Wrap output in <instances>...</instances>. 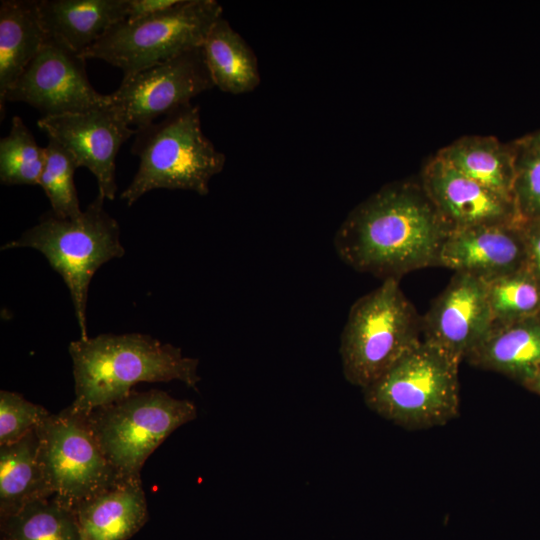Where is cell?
I'll return each instance as SVG.
<instances>
[{"instance_id": "18", "label": "cell", "mask_w": 540, "mask_h": 540, "mask_svg": "<svg viewBox=\"0 0 540 540\" xmlns=\"http://www.w3.org/2000/svg\"><path fill=\"white\" fill-rule=\"evenodd\" d=\"M466 360L524 385L540 368V313L492 326Z\"/></svg>"}, {"instance_id": "24", "label": "cell", "mask_w": 540, "mask_h": 540, "mask_svg": "<svg viewBox=\"0 0 540 540\" xmlns=\"http://www.w3.org/2000/svg\"><path fill=\"white\" fill-rule=\"evenodd\" d=\"M492 326L540 313V284L526 268L485 281Z\"/></svg>"}, {"instance_id": "10", "label": "cell", "mask_w": 540, "mask_h": 540, "mask_svg": "<svg viewBox=\"0 0 540 540\" xmlns=\"http://www.w3.org/2000/svg\"><path fill=\"white\" fill-rule=\"evenodd\" d=\"M86 59L47 37L35 58L0 100L1 117L7 101L24 102L43 117L81 113L109 105V94L96 91L88 80Z\"/></svg>"}, {"instance_id": "6", "label": "cell", "mask_w": 540, "mask_h": 540, "mask_svg": "<svg viewBox=\"0 0 540 540\" xmlns=\"http://www.w3.org/2000/svg\"><path fill=\"white\" fill-rule=\"evenodd\" d=\"M459 365L421 341L363 389L366 405L409 430L441 426L459 413Z\"/></svg>"}, {"instance_id": "26", "label": "cell", "mask_w": 540, "mask_h": 540, "mask_svg": "<svg viewBox=\"0 0 540 540\" xmlns=\"http://www.w3.org/2000/svg\"><path fill=\"white\" fill-rule=\"evenodd\" d=\"M77 165L71 154L49 139L38 185L48 197L52 213L59 218H74L82 213L74 184Z\"/></svg>"}, {"instance_id": "31", "label": "cell", "mask_w": 540, "mask_h": 540, "mask_svg": "<svg viewBox=\"0 0 540 540\" xmlns=\"http://www.w3.org/2000/svg\"><path fill=\"white\" fill-rule=\"evenodd\" d=\"M523 386L540 395V368Z\"/></svg>"}, {"instance_id": "21", "label": "cell", "mask_w": 540, "mask_h": 540, "mask_svg": "<svg viewBox=\"0 0 540 540\" xmlns=\"http://www.w3.org/2000/svg\"><path fill=\"white\" fill-rule=\"evenodd\" d=\"M52 496L39 459V438L32 430L20 440L0 445V518L28 502Z\"/></svg>"}, {"instance_id": "13", "label": "cell", "mask_w": 540, "mask_h": 540, "mask_svg": "<svg viewBox=\"0 0 540 540\" xmlns=\"http://www.w3.org/2000/svg\"><path fill=\"white\" fill-rule=\"evenodd\" d=\"M491 328L485 283L465 273H455L421 318L422 341L458 365Z\"/></svg>"}, {"instance_id": "16", "label": "cell", "mask_w": 540, "mask_h": 540, "mask_svg": "<svg viewBox=\"0 0 540 540\" xmlns=\"http://www.w3.org/2000/svg\"><path fill=\"white\" fill-rule=\"evenodd\" d=\"M74 511L81 540H128L149 518L141 477L119 480Z\"/></svg>"}, {"instance_id": "2", "label": "cell", "mask_w": 540, "mask_h": 540, "mask_svg": "<svg viewBox=\"0 0 540 540\" xmlns=\"http://www.w3.org/2000/svg\"><path fill=\"white\" fill-rule=\"evenodd\" d=\"M75 410L92 409L120 400L142 382L180 381L197 389L199 360L172 344L147 334H100L72 341Z\"/></svg>"}, {"instance_id": "19", "label": "cell", "mask_w": 540, "mask_h": 540, "mask_svg": "<svg viewBox=\"0 0 540 540\" xmlns=\"http://www.w3.org/2000/svg\"><path fill=\"white\" fill-rule=\"evenodd\" d=\"M47 34L38 0L0 2V100L38 54Z\"/></svg>"}, {"instance_id": "7", "label": "cell", "mask_w": 540, "mask_h": 540, "mask_svg": "<svg viewBox=\"0 0 540 540\" xmlns=\"http://www.w3.org/2000/svg\"><path fill=\"white\" fill-rule=\"evenodd\" d=\"M223 8L215 0H180L156 15L112 25L82 55L100 59L129 78L189 51L202 48Z\"/></svg>"}, {"instance_id": "20", "label": "cell", "mask_w": 540, "mask_h": 540, "mask_svg": "<svg viewBox=\"0 0 540 540\" xmlns=\"http://www.w3.org/2000/svg\"><path fill=\"white\" fill-rule=\"evenodd\" d=\"M204 60L214 86L238 95L253 91L260 83L253 50L229 22L221 17L202 46Z\"/></svg>"}, {"instance_id": "1", "label": "cell", "mask_w": 540, "mask_h": 540, "mask_svg": "<svg viewBox=\"0 0 540 540\" xmlns=\"http://www.w3.org/2000/svg\"><path fill=\"white\" fill-rule=\"evenodd\" d=\"M449 229L423 187L384 186L356 206L338 228L334 247L356 271L383 280L437 266Z\"/></svg>"}, {"instance_id": "9", "label": "cell", "mask_w": 540, "mask_h": 540, "mask_svg": "<svg viewBox=\"0 0 540 540\" xmlns=\"http://www.w3.org/2000/svg\"><path fill=\"white\" fill-rule=\"evenodd\" d=\"M35 430L47 487L62 504L75 509L123 479L104 456L85 415L71 405L50 414Z\"/></svg>"}, {"instance_id": "25", "label": "cell", "mask_w": 540, "mask_h": 540, "mask_svg": "<svg viewBox=\"0 0 540 540\" xmlns=\"http://www.w3.org/2000/svg\"><path fill=\"white\" fill-rule=\"evenodd\" d=\"M45 162L39 146L19 116H14L7 136L0 140V181L4 185H38Z\"/></svg>"}, {"instance_id": "14", "label": "cell", "mask_w": 540, "mask_h": 540, "mask_svg": "<svg viewBox=\"0 0 540 540\" xmlns=\"http://www.w3.org/2000/svg\"><path fill=\"white\" fill-rule=\"evenodd\" d=\"M422 187L449 232L522 222L511 198L472 180L439 155L425 168Z\"/></svg>"}, {"instance_id": "32", "label": "cell", "mask_w": 540, "mask_h": 540, "mask_svg": "<svg viewBox=\"0 0 540 540\" xmlns=\"http://www.w3.org/2000/svg\"><path fill=\"white\" fill-rule=\"evenodd\" d=\"M523 140L530 143V144L540 146V132L536 133V134H533L531 136H528Z\"/></svg>"}, {"instance_id": "3", "label": "cell", "mask_w": 540, "mask_h": 540, "mask_svg": "<svg viewBox=\"0 0 540 540\" xmlns=\"http://www.w3.org/2000/svg\"><path fill=\"white\" fill-rule=\"evenodd\" d=\"M131 152L139 166L121 193L128 206L154 189L209 193L210 180L225 165L226 156L205 136L198 106L181 107L158 122L135 129Z\"/></svg>"}, {"instance_id": "12", "label": "cell", "mask_w": 540, "mask_h": 540, "mask_svg": "<svg viewBox=\"0 0 540 540\" xmlns=\"http://www.w3.org/2000/svg\"><path fill=\"white\" fill-rule=\"evenodd\" d=\"M37 124L49 139L71 154L77 167H85L94 174L101 197L114 200L116 157L135 129L110 104L87 112L42 117Z\"/></svg>"}, {"instance_id": "27", "label": "cell", "mask_w": 540, "mask_h": 540, "mask_svg": "<svg viewBox=\"0 0 540 540\" xmlns=\"http://www.w3.org/2000/svg\"><path fill=\"white\" fill-rule=\"evenodd\" d=\"M512 195L523 223L540 222V146L523 139L516 148Z\"/></svg>"}, {"instance_id": "29", "label": "cell", "mask_w": 540, "mask_h": 540, "mask_svg": "<svg viewBox=\"0 0 540 540\" xmlns=\"http://www.w3.org/2000/svg\"><path fill=\"white\" fill-rule=\"evenodd\" d=\"M526 263L525 268L540 284V222L523 223Z\"/></svg>"}, {"instance_id": "22", "label": "cell", "mask_w": 540, "mask_h": 540, "mask_svg": "<svg viewBox=\"0 0 540 540\" xmlns=\"http://www.w3.org/2000/svg\"><path fill=\"white\" fill-rule=\"evenodd\" d=\"M439 156L462 174L513 200L516 150L490 138L460 140Z\"/></svg>"}, {"instance_id": "4", "label": "cell", "mask_w": 540, "mask_h": 540, "mask_svg": "<svg viewBox=\"0 0 540 540\" xmlns=\"http://www.w3.org/2000/svg\"><path fill=\"white\" fill-rule=\"evenodd\" d=\"M104 198L97 197L74 218H59L52 212L23 232L2 250L33 248L63 278L74 306L80 338L87 334V298L95 272L105 263L125 254L120 242L119 224L104 209Z\"/></svg>"}, {"instance_id": "15", "label": "cell", "mask_w": 540, "mask_h": 540, "mask_svg": "<svg viewBox=\"0 0 540 540\" xmlns=\"http://www.w3.org/2000/svg\"><path fill=\"white\" fill-rule=\"evenodd\" d=\"M523 222L483 225L450 231L439 252L437 266L482 281L525 268Z\"/></svg>"}, {"instance_id": "23", "label": "cell", "mask_w": 540, "mask_h": 540, "mask_svg": "<svg viewBox=\"0 0 540 540\" xmlns=\"http://www.w3.org/2000/svg\"><path fill=\"white\" fill-rule=\"evenodd\" d=\"M0 540H81V535L74 509L52 495L0 518Z\"/></svg>"}, {"instance_id": "17", "label": "cell", "mask_w": 540, "mask_h": 540, "mask_svg": "<svg viewBox=\"0 0 540 540\" xmlns=\"http://www.w3.org/2000/svg\"><path fill=\"white\" fill-rule=\"evenodd\" d=\"M38 11L47 36L82 56L127 18V0H39Z\"/></svg>"}, {"instance_id": "8", "label": "cell", "mask_w": 540, "mask_h": 540, "mask_svg": "<svg viewBox=\"0 0 540 540\" xmlns=\"http://www.w3.org/2000/svg\"><path fill=\"white\" fill-rule=\"evenodd\" d=\"M83 414L110 465L121 478H134L141 477L147 458L171 433L197 417V408L152 389L132 391Z\"/></svg>"}, {"instance_id": "11", "label": "cell", "mask_w": 540, "mask_h": 540, "mask_svg": "<svg viewBox=\"0 0 540 540\" xmlns=\"http://www.w3.org/2000/svg\"><path fill=\"white\" fill-rule=\"evenodd\" d=\"M214 86L202 48L155 65L129 78L109 94L110 106L135 129L190 104Z\"/></svg>"}, {"instance_id": "30", "label": "cell", "mask_w": 540, "mask_h": 540, "mask_svg": "<svg viewBox=\"0 0 540 540\" xmlns=\"http://www.w3.org/2000/svg\"><path fill=\"white\" fill-rule=\"evenodd\" d=\"M180 0H127L128 21L147 18L169 10Z\"/></svg>"}, {"instance_id": "5", "label": "cell", "mask_w": 540, "mask_h": 540, "mask_svg": "<svg viewBox=\"0 0 540 540\" xmlns=\"http://www.w3.org/2000/svg\"><path fill=\"white\" fill-rule=\"evenodd\" d=\"M421 317L398 279H385L351 306L340 338L346 380L362 390L421 343Z\"/></svg>"}, {"instance_id": "28", "label": "cell", "mask_w": 540, "mask_h": 540, "mask_svg": "<svg viewBox=\"0 0 540 540\" xmlns=\"http://www.w3.org/2000/svg\"><path fill=\"white\" fill-rule=\"evenodd\" d=\"M51 413L21 394L0 391V445L14 443L36 429Z\"/></svg>"}]
</instances>
